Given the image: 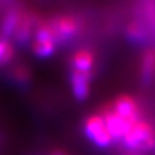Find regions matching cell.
<instances>
[{
	"label": "cell",
	"instance_id": "15",
	"mask_svg": "<svg viewBox=\"0 0 155 155\" xmlns=\"http://www.w3.org/2000/svg\"><path fill=\"white\" fill-rule=\"evenodd\" d=\"M13 78H14V80H16L17 83H27V81L30 80V72H28L26 69L19 67V69L14 70Z\"/></svg>",
	"mask_w": 155,
	"mask_h": 155
},
{
	"label": "cell",
	"instance_id": "12",
	"mask_svg": "<svg viewBox=\"0 0 155 155\" xmlns=\"http://www.w3.org/2000/svg\"><path fill=\"white\" fill-rule=\"evenodd\" d=\"M127 38H128V40H130L132 43L141 44V43L146 41L147 34L143 27H141L140 25H136V23H132V25H129L127 28Z\"/></svg>",
	"mask_w": 155,
	"mask_h": 155
},
{
	"label": "cell",
	"instance_id": "11",
	"mask_svg": "<svg viewBox=\"0 0 155 155\" xmlns=\"http://www.w3.org/2000/svg\"><path fill=\"white\" fill-rule=\"evenodd\" d=\"M57 49L56 41H34L32 43V52L38 58L45 60L54 54Z\"/></svg>",
	"mask_w": 155,
	"mask_h": 155
},
{
	"label": "cell",
	"instance_id": "9",
	"mask_svg": "<svg viewBox=\"0 0 155 155\" xmlns=\"http://www.w3.org/2000/svg\"><path fill=\"white\" fill-rule=\"evenodd\" d=\"M71 64H72V70L74 71L92 76V70H93V65H94V58L92 56V53L87 51L78 52L72 57Z\"/></svg>",
	"mask_w": 155,
	"mask_h": 155
},
{
	"label": "cell",
	"instance_id": "1",
	"mask_svg": "<svg viewBox=\"0 0 155 155\" xmlns=\"http://www.w3.org/2000/svg\"><path fill=\"white\" fill-rule=\"evenodd\" d=\"M120 145L125 151L140 153L143 155L153 153L155 145V128L145 119L138 120L132 125Z\"/></svg>",
	"mask_w": 155,
	"mask_h": 155
},
{
	"label": "cell",
	"instance_id": "14",
	"mask_svg": "<svg viewBox=\"0 0 155 155\" xmlns=\"http://www.w3.org/2000/svg\"><path fill=\"white\" fill-rule=\"evenodd\" d=\"M143 14L146 17L149 25L155 28V0H142Z\"/></svg>",
	"mask_w": 155,
	"mask_h": 155
},
{
	"label": "cell",
	"instance_id": "10",
	"mask_svg": "<svg viewBox=\"0 0 155 155\" xmlns=\"http://www.w3.org/2000/svg\"><path fill=\"white\" fill-rule=\"evenodd\" d=\"M155 76V52L149 51L142 57L141 64V81L143 85H149Z\"/></svg>",
	"mask_w": 155,
	"mask_h": 155
},
{
	"label": "cell",
	"instance_id": "2",
	"mask_svg": "<svg viewBox=\"0 0 155 155\" xmlns=\"http://www.w3.org/2000/svg\"><path fill=\"white\" fill-rule=\"evenodd\" d=\"M83 133L85 138L98 149L106 150L114 145L107 129H106L102 116L100 114H93L84 120Z\"/></svg>",
	"mask_w": 155,
	"mask_h": 155
},
{
	"label": "cell",
	"instance_id": "13",
	"mask_svg": "<svg viewBox=\"0 0 155 155\" xmlns=\"http://www.w3.org/2000/svg\"><path fill=\"white\" fill-rule=\"evenodd\" d=\"M13 57V48L11 41L0 38V66L8 64Z\"/></svg>",
	"mask_w": 155,
	"mask_h": 155
},
{
	"label": "cell",
	"instance_id": "3",
	"mask_svg": "<svg viewBox=\"0 0 155 155\" xmlns=\"http://www.w3.org/2000/svg\"><path fill=\"white\" fill-rule=\"evenodd\" d=\"M100 115L102 116L105 125H106V129H107L110 137L113 140V143L120 145L123 141V138L125 137V134L129 132V129L132 128L133 124L122 119L120 116H118L113 110H111L110 106L105 107Z\"/></svg>",
	"mask_w": 155,
	"mask_h": 155
},
{
	"label": "cell",
	"instance_id": "6",
	"mask_svg": "<svg viewBox=\"0 0 155 155\" xmlns=\"http://www.w3.org/2000/svg\"><path fill=\"white\" fill-rule=\"evenodd\" d=\"M91 75L71 70L70 72V88L74 98L79 102H83L89 97L91 93Z\"/></svg>",
	"mask_w": 155,
	"mask_h": 155
},
{
	"label": "cell",
	"instance_id": "7",
	"mask_svg": "<svg viewBox=\"0 0 155 155\" xmlns=\"http://www.w3.org/2000/svg\"><path fill=\"white\" fill-rule=\"evenodd\" d=\"M22 14L17 9H13V11H9L3 18L2 26H0V38L9 40L11 38L14 36L17 28L19 26V23L22 21Z\"/></svg>",
	"mask_w": 155,
	"mask_h": 155
},
{
	"label": "cell",
	"instance_id": "8",
	"mask_svg": "<svg viewBox=\"0 0 155 155\" xmlns=\"http://www.w3.org/2000/svg\"><path fill=\"white\" fill-rule=\"evenodd\" d=\"M34 32H35L34 21L30 17H22V21L13 38L19 47H26L34 38Z\"/></svg>",
	"mask_w": 155,
	"mask_h": 155
},
{
	"label": "cell",
	"instance_id": "4",
	"mask_svg": "<svg viewBox=\"0 0 155 155\" xmlns=\"http://www.w3.org/2000/svg\"><path fill=\"white\" fill-rule=\"evenodd\" d=\"M54 36V40L58 44L65 41H70L74 39L80 30V23L72 17H58L54 18L51 23H48Z\"/></svg>",
	"mask_w": 155,
	"mask_h": 155
},
{
	"label": "cell",
	"instance_id": "5",
	"mask_svg": "<svg viewBox=\"0 0 155 155\" xmlns=\"http://www.w3.org/2000/svg\"><path fill=\"white\" fill-rule=\"evenodd\" d=\"M110 107L118 116H120L122 119L127 120V122L132 123V124L137 123L138 120L142 119L141 111H140L137 102L129 96L118 97Z\"/></svg>",
	"mask_w": 155,
	"mask_h": 155
}]
</instances>
